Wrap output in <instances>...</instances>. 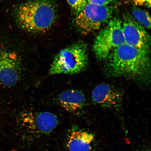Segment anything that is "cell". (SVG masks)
Returning <instances> with one entry per match:
<instances>
[{
  "instance_id": "obj_1",
  "label": "cell",
  "mask_w": 151,
  "mask_h": 151,
  "mask_svg": "<svg viewBox=\"0 0 151 151\" xmlns=\"http://www.w3.org/2000/svg\"><path fill=\"white\" fill-rule=\"evenodd\" d=\"M14 15L22 29L31 33H42L55 23L57 6L54 0H31L18 6Z\"/></svg>"
},
{
  "instance_id": "obj_2",
  "label": "cell",
  "mask_w": 151,
  "mask_h": 151,
  "mask_svg": "<svg viewBox=\"0 0 151 151\" xmlns=\"http://www.w3.org/2000/svg\"><path fill=\"white\" fill-rule=\"evenodd\" d=\"M149 54L124 43L109 54L106 59L107 72L114 77H138L146 75L150 68Z\"/></svg>"
},
{
  "instance_id": "obj_3",
  "label": "cell",
  "mask_w": 151,
  "mask_h": 151,
  "mask_svg": "<svg viewBox=\"0 0 151 151\" xmlns=\"http://www.w3.org/2000/svg\"><path fill=\"white\" fill-rule=\"evenodd\" d=\"M88 64L87 45L80 41L69 45L57 54L50 66L49 74H76L84 70Z\"/></svg>"
},
{
  "instance_id": "obj_4",
  "label": "cell",
  "mask_w": 151,
  "mask_h": 151,
  "mask_svg": "<svg viewBox=\"0 0 151 151\" xmlns=\"http://www.w3.org/2000/svg\"><path fill=\"white\" fill-rule=\"evenodd\" d=\"M122 22L118 18L111 19L96 37L93 50L98 60H106L114 49L125 43Z\"/></svg>"
},
{
  "instance_id": "obj_5",
  "label": "cell",
  "mask_w": 151,
  "mask_h": 151,
  "mask_svg": "<svg viewBox=\"0 0 151 151\" xmlns=\"http://www.w3.org/2000/svg\"><path fill=\"white\" fill-rule=\"evenodd\" d=\"M114 9L112 5L100 6L87 3L76 15V24L84 34L97 31L110 20Z\"/></svg>"
},
{
  "instance_id": "obj_6",
  "label": "cell",
  "mask_w": 151,
  "mask_h": 151,
  "mask_svg": "<svg viewBox=\"0 0 151 151\" xmlns=\"http://www.w3.org/2000/svg\"><path fill=\"white\" fill-rule=\"evenodd\" d=\"M21 121L28 132L37 135L50 133L55 129L58 123L56 115L48 112H26L22 115Z\"/></svg>"
},
{
  "instance_id": "obj_7",
  "label": "cell",
  "mask_w": 151,
  "mask_h": 151,
  "mask_svg": "<svg viewBox=\"0 0 151 151\" xmlns=\"http://www.w3.org/2000/svg\"><path fill=\"white\" fill-rule=\"evenodd\" d=\"M21 61L14 52L0 48V83L13 86L19 81L21 75Z\"/></svg>"
},
{
  "instance_id": "obj_8",
  "label": "cell",
  "mask_w": 151,
  "mask_h": 151,
  "mask_svg": "<svg viewBox=\"0 0 151 151\" xmlns=\"http://www.w3.org/2000/svg\"><path fill=\"white\" fill-rule=\"evenodd\" d=\"M123 33L126 44L150 52V37L145 28L130 15L124 17Z\"/></svg>"
},
{
  "instance_id": "obj_9",
  "label": "cell",
  "mask_w": 151,
  "mask_h": 151,
  "mask_svg": "<svg viewBox=\"0 0 151 151\" xmlns=\"http://www.w3.org/2000/svg\"><path fill=\"white\" fill-rule=\"evenodd\" d=\"M122 94L110 84L98 85L92 91L91 99L94 104L109 109H118L122 104Z\"/></svg>"
},
{
  "instance_id": "obj_10",
  "label": "cell",
  "mask_w": 151,
  "mask_h": 151,
  "mask_svg": "<svg viewBox=\"0 0 151 151\" xmlns=\"http://www.w3.org/2000/svg\"><path fill=\"white\" fill-rule=\"evenodd\" d=\"M95 136L91 132L75 128L70 134L67 147L68 151H92Z\"/></svg>"
},
{
  "instance_id": "obj_11",
  "label": "cell",
  "mask_w": 151,
  "mask_h": 151,
  "mask_svg": "<svg viewBox=\"0 0 151 151\" xmlns=\"http://www.w3.org/2000/svg\"><path fill=\"white\" fill-rule=\"evenodd\" d=\"M58 101L66 110L74 112L83 109L86 99L84 94L80 91L69 89L64 91L58 96Z\"/></svg>"
},
{
  "instance_id": "obj_12",
  "label": "cell",
  "mask_w": 151,
  "mask_h": 151,
  "mask_svg": "<svg viewBox=\"0 0 151 151\" xmlns=\"http://www.w3.org/2000/svg\"><path fill=\"white\" fill-rule=\"evenodd\" d=\"M132 17L136 21L144 28L150 29L151 17L149 13L138 7H133L132 9Z\"/></svg>"
},
{
  "instance_id": "obj_13",
  "label": "cell",
  "mask_w": 151,
  "mask_h": 151,
  "mask_svg": "<svg viewBox=\"0 0 151 151\" xmlns=\"http://www.w3.org/2000/svg\"><path fill=\"white\" fill-rule=\"evenodd\" d=\"M76 15L82 10L86 3L87 0H66Z\"/></svg>"
},
{
  "instance_id": "obj_14",
  "label": "cell",
  "mask_w": 151,
  "mask_h": 151,
  "mask_svg": "<svg viewBox=\"0 0 151 151\" xmlns=\"http://www.w3.org/2000/svg\"><path fill=\"white\" fill-rule=\"evenodd\" d=\"M114 0H87V3L91 4L105 6L110 5Z\"/></svg>"
},
{
  "instance_id": "obj_15",
  "label": "cell",
  "mask_w": 151,
  "mask_h": 151,
  "mask_svg": "<svg viewBox=\"0 0 151 151\" xmlns=\"http://www.w3.org/2000/svg\"><path fill=\"white\" fill-rule=\"evenodd\" d=\"M136 5L145 6L148 8L151 7V0H132Z\"/></svg>"
},
{
  "instance_id": "obj_16",
  "label": "cell",
  "mask_w": 151,
  "mask_h": 151,
  "mask_svg": "<svg viewBox=\"0 0 151 151\" xmlns=\"http://www.w3.org/2000/svg\"><path fill=\"white\" fill-rule=\"evenodd\" d=\"M148 151V150H147V151Z\"/></svg>"
},
{
  "instance_id": "obj_17",
  "label": "cell",
  "mask_w": 151,
  "mask_h": 151,
  "mask_svg": "<svg viewBox=\"0 0 151 151\" xmlns=\"http://www.w3.org/2000/svg\"><path fill=\"white\" fill-rule=\"evenodd\" d=\"M0 1H1V0H0Z\"/></svg>"
}]
</instances>
